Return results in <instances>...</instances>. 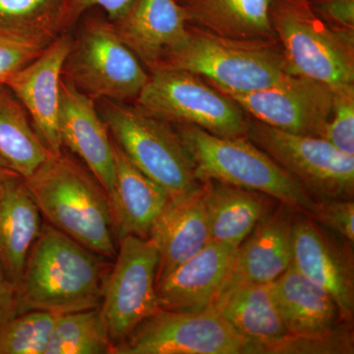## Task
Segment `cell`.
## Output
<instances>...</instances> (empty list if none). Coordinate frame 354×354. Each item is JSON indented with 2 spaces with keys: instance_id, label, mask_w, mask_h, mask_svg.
Masks as SVG:
<instances>
[{
  "instance_id": "6da1fadb",
  "label": "cell",
  "mask_w": 354,
  "mask_h": 354,
  "mask_svg": "<svg viewBox=\"0 0 354 354\" xmlns=\"http://www.w3.org/2000/svg\"><path fill=\"white\" fill-rule=\"evenodd\" d=\"M97 255L50 225H43L16 288L18 314L101 306L109 272Z\"/></svg>"
},
{
  "instance_id": "7a4b0ae2",
  "label": "cell",
  "mask_w": 354,
  "mask_h": 354,
  "mask_svg": "<svg viewBox=\"0 0 354 354\" xmlns=\"http://www.w3.org/2000/svg\"><path fill=\"white\" fill-rule=\"evenodd\" d=\"M24 183L51 227L101 257H116L108 194L80 165L64 153L53 156Z\"/></svg>"
},
{
  "instance_id": "3957f363",
  "label": "cell",
  "mask_w": 354,
  "mask_h": 354,
  "mask_svg": "<svg viewBox=\"0 0 354 354\" xmlns=\"http://www.w3.org/2000/svg\"><path fill=\"white\" fill-rule=\"evenodd\" d=\"M176 128L200 183L216 180L257 191L308 216L313 213L315 198L247 137L216 136L188 124Z\"/></svg>"
},
{
  "instance_id": "277c9868",
  "label": "cell",
  "mask_w": 354,
  "mask_h": 354,
  "mask_svg": "<svg viewBox=\"0 0 354 354\" xmlns=\"http://www.w3.org/2000/svg\"><path fill=\"white\" fill-rule=\"evenodd\" d=\"M254 41L189 30L187 38L153 70L189 72L206 77L221 91L237 93L272 87L293 75L283 53Z\"/></svg>"
},
{
  "instance_id": "5b68a950",
  "label": "cell",
  "mask_w": 354,
  "mask_h": 354,
  "mask_svg": "<svg viewBox=\"0 0 354 354\" xmlns=\"http://www.w3.org/2000/svg\"><path fill=\"white\" fill-rule=\"evenodd\" d=\"M100 114L121 150L171 199L187 196L202 187L183 141L164 120L139 106L111 100H101Z\"/></svg>"
},
{
  "instance_id": "8992f818",
  "label": "cell",
  "mask_w": 354,
  "mask_h": 354,
  "mask_svg": "<svg viewBox=\"0 0 354 354\" xmlns=\"http://www.w3.org/2000/svg\"><path fill=\"white\" fill-rule=\"evenodd\" d=\"M137 102L158 120L197 127L221 137H246L242 109L199 76L174 69L153 70Z\"/></svg>"
},
{
  "instance_id": "52a82bcc",
  "label": "cell",
  "mask_w": 354,
  "mask_h": 354,
  "mask_svg": "<svg viewBox=\"0 0 354 354\" xmlns=\"http://www.w3.org/2000/svg\"><path fill=\"white\" fill-rule=\"evenodd\" d=\"M81 32L65 62L67 80L94 100L125 102L138 97L149 75L113 22L93 16Z\"/></svg>"
},
{
  "instance_id": "ba28073f",
  "label": "cell",
  "mask_w": 354,
  "mask_h": 354,
  "mask_svg": "<svg viewBox=\"0 0 354 354\" xmlns=\"http://www.w3.org/2000/svg\"><path fill=\"white\" fill-rule=\"evenodd\" d=\"M272 20L293 75L323 84L333 92L353 88V51L319 23L308 0H272Z\"/></svg>"
},
{
  "instance_id": "9c48e42d",
  "label": "cell",
  "mask_w": 354,
  "mask_h": 354,
  "mask_svg": "<svg viewBox=\"0 0 354 354\" xmlns=\"http://www.w3.org/2000/svg\"><path fill=\"white\" fill-rule=\"evenodd\" d=\"M246 137L295 177L315 199H353L354 156L327 140L293 134L256 120Z\"/></svg>"
},
{
  "instance_id": "30bf717a",
  "label": "cell",
  "mask_w": 354,
  "mask_h": 354,
  "mask_svg": "<svg viewBox=\"0 0 354 354\" xmlns=\"http://www.w3.org/2000/svg\"><path fill=\"white\" fill-rule=\"evenodd\" d=\"M118 245L100 306L113 349L160 310L156 290L157 247L150 239L134 235L121 237Z\"/></svg>"
},
{
  "instance_id": "8fae6325",
  "label": "cell",
  "mask_w": 354,
  "mask_h": 354,
  "mask_svg": "<svg viewBox=\"0 0 354 354\" xmlns=\"http://www.w3.org/2000/svg\"><path fill=\"white\" fill-rule=\"evenodd\" d=\"M249 348L250 342L215 309H160L139 324L113 354H244Z\"/></svg>"
},
{
  "instance_id": "7c38bea8",
  "label": "cell",
  "mask_w": 354,
  "mask_h": 354,
  "mask_svg": "<svg viewBox=\"0 0 354 354\" xmlns=\"http://www.w3.org/2000/svg\"><path fill=\"white\" fill-rule=\"evenodd\" d=\"M221 92L260 122L306 136H321L334 108L335 94L330 88L297 75L263 90Z\"/></svg>"
},
{
  "instance_id": "4fadbf2b",
  "label": "cell",
  "mask_w": 354,
  "mask_h": 354,
  "mask_svg": "<svg viewBox=\"0 0 354 354\" xmlns=\"http://www.w3.org/2000/svg\"><path fill=\"white\" fill-rule=\"evenodd\" d=\"M342 239L327 232L310 216L295 212L291 230V265L329 293L339 308L342 321L353 323V246Z\"/></svg>"
},
{
  "instance_id": "5bb4252c",
  "label": "cell",
  "mask_w": 354,
  "mask_h": 354,
  "mask_svg": "<svg viewBox=\"0 0 354 354\" xmlns=\"http://www.w3.org/2000/svg\"><path fill=\"white\" fill-rule=\"evenodd\" d=\"M72 46L69 35H59L30 64L1 82L24 106L35 129L55 157L62 155L64 149L59 133L60 84Z\"/></svg>"
},
{
  "instance_id": "9a60e30c",
  "label": "cell",
  "mask_w": 354,
  "mask_h": 354,
  "mask_svg": "<svg viewBox=\"0 0 354 354\" xmlns=\"http://www.w3.org/2000/svg\"><path fill=\"white\" fill-rule=\"evenodd\" d=\"M59 133L66 146L85 162L108 196L115 181L113 142L95 108V100L62 77L60 84Z\"/></svg>"
},
{
  "instance_id": "2e32d148",
  "label": "cell",
  "mask_w": 354,
  "mask_h": 354,
  "mask_svg": "<svg viewBox=\"0 0 354 354\" xmlns=\"http://www.w3.org/2000/svg\"><path fill=\"white\" fill-rule=\"evenodd\" d=\"M237 247L211 241L191 259L156 283L160 309H209L228 278Z\"/></svg>"
},
{
  "instance_id": "e0dca14e",
  "label": "cell",
  "mask_w": 354,
  "mask_h": 354,
  "mask_svg": "<svg viewBox=\"0 0 354 354\" xmlns=\"http://www.w3.org/2000/svg\"><path fill=\"white\" fill-rule=\"evenodd\" d=\"M113 24L123 43L152 70L189 34L178 0H132Z\"/></svg>"
},
{
  "instance_id": "ac0fdd59",
  "label": "cell",
  "mask_w": 354,
  "mask_h": 354,
  "mask_svg": "<svg viewBox=\"0 0 354 354\" xmlns=\"http://www.w3.org/2000/svg\"><path fill=\"white\" fill-rule=\"evenodd\" d=\"M295 209L279 202L235 251L221 292L242 283H272L291 264V230Z\"/></svg>"
},
{
  "instance_id": "d6986e66",
  "label": "cell",
  "mask_w": 354,
  "mask_h": 354,
  "mask_svg": "<svg viewBox=\"0 0 354 354\" xmlns=\"http://www.w3.org/2000/svg\"><path fill=\"white\" fill-rule=\"evenodd\" d=\"M148 239L158 249L157 283L211 242L204 187L187 196L169 198Z\"/></svg>"
},
{
  "instance_id": "ffe728a7",
  "label": "cell",
  "mask_w": 354,
  "mask_h": 354,
  "mask_svg": "<svg viewBox=\"0 0 354 354\" xmlns=\"http://www.w3.org/2000/svg\"><path fill=\"white\" fill-rule=\"evenodd\" d=\"M115 181L109 195L116 239L127 235L148 239L169 196L140 171L113 141Z\"/></svg>"
},
{
  "instance_id": "44dd1931",
  "label": "cell",
  "mask_w": 354,
  "mask_h": 354,
  "mask_svg": "<svg viewBox=\"0 0 354 354\" xmlns=\"http://www.w3.org/2000/svg\"><path fill=\"white\" fill-rule=\"evenodd\" d=\"M41 216L22 177L12 174L0 183V264L16 288L43 228Z\"/></svg>"
},
{
  "instance_id": "7402d4cb",
  "label": "cell",
  "mask_w": 354,
  "mask_h": 354,
  "mask_svg": "<svg viewBox=\"0 0 354 354\" xmlns=\"http://www.w3.org/2000/svg\"><path fill=\"white\" fill-rule=\"evenodd\" d=\"M212 308L250 342L248 354L264 353L288 335L271 283H242L221 291Z\"/></svg>"
},
{
  "instance_id": "603a6c76",
  "label": "cell",
  "mask_w": 354,
  "mask_h": 354,
  "mask_svg": "<svg viewBox=\"0 0 354 354\" xmlns=\"http://www.w3.org/2000/svg\"><path fill=\"white\" fill-rule=\"evenodd\" d=\"M271 290L288 335L323 334L344 322L329 293L307 279L295 266L290 264L272 281Z\"/></svg>"
},
{
  "instance_id": "cb8c5ba5",
  "label": "cell",
  "mask_w": 354,
  "mask_h": 354,
  "mask_svg": "<svg viewBox=\"0 0 354 354\" xmlns=\"http://www.w3.org/2000/svg\"><path fill=\"white\" fill-rule=\"evenodd\" d=\"M211 241L239 247L272 211L274 198L216 180L203 183Z\"/></svg>"
},
{
  "instance_id": "d4e9b609",
  "label": "cell",
  "mask_w": 354,
  "mask_h": 354,
  "mask_svg": "<svg viewBox=\"0 0 354 354\" xmlns=\"http://www.w3.org/2000/svg\"><path fill=\"white\" fill-rule=\"evenodd\" d=\"M188 24L216 36L257 41L271 36L272 0H180Z\"/></svg>"
},
{
  "instance_id": "484cf974",
  "label": "cell",
  "mask_w": 354,
  "mask_h": 354,
  "mask_svg": "<svg viewBox=\"0 0 354 354\" xmlns=\"http://www.w3.org/2000/svg\"><path fill=\"white\" fill-rule=\"evenodd\" d=\"M53 157L24 106L0 83V164L25 179Z\"/></svg>"
},
{
  "instance_id": "4316f807",
  "label": "cell",
  "mask_w": 354,
  "mask_h": 354,
  "mask_svg": "<svg viewBox=\"0 0 354 354\" xmlns=\"http://www.w3.org/2000/svg\"><path fill=\"white\" fill-rule=\"evenodd\" d=\"M71 28L69 0H0V32L53 41Z\"/></svg>"
},
{
  "instance_id": "83f0119b",
  "label": "cell",
  "mask_w": 354,
  "mask_h": 354,
  "mask_svg": "<svg viewBox=\"0 0 354 354\" xmlns=\"http://www.w3.org/2000/svg\"><path fill=\"white\" fill-rule=\"evenodd\" d=\"M46 354H113L101 308L60 314Z\"/></svg>"
},
{
  "instance_id": "f1b7e54d",
  "label": "cell",
  "mask_w": 354,
  "mask_h": 354,
  "mask_svg": "<svg viewBox=\"0 0 354 354\" xmlns=\"http://www.w3.org/2000/svg\"><path fill=\"white\" fill-rule=\"evenodd\" d=\"M59 313L30 310L0 327V354H46Z\"/></svg>"
},
{
  "instance_id": "f546056e",
  "label": "cell",
  "mask_w": 354,
  "mask_h": 354,
  "mask_svg": "<svg viewBox=\"0 0 354 354\" xmlns=\"http://www.w3.org/2000/svg\"><path fill=\"white\" fill-rule=\"evenodd\" d=\"M354 353L353 325L342 322L323 334L291 337L286 335L265 351V354H351Z\"/></svg>"
},
{
  "instance_id": "4dcf8cb0",
  "label": "cell",
  "mask_w": 354,
  "mask_h": 354,
  "mask_svg": "<svg viewBox=\"0 0 354 354\" xmlns=\"http://www.w3.org/2000/svg\"><path fill=\"white\" fill-rule=\"evenodd\" d=\"M334 94L332 116L320 137L341 152L354 156V90L344 88Z\"/></svg>"
},
{
  "instance_id": "1f68e13d",
  "label": "cell",
  "mask_w": 354,
  "mask_h": 354,
  "mask_svg": "<svg viewBox=\"0 0 354 354\" xmlns=\"http://www.w3.org/2000/svg\"><path fill=\"white\" fill-rule=\"evenodd\" d=\"M310 218L349 243L354 242V202L353 199H316Z\"/></svg>"
},
{
  "instance_id": "d6a6232c",
  "label": "cell",
  "mask_w": 354,
  "mask_h": 354,
  "mask_svg": "<svg viewBox=\"0 0 354 354\" xmlns=\"http://www.w3.org/2000/svg\"><path fill=\"white\" fill-rule=\"evenodd\" d=\"M50 43L0 32V83L9 74L30 64Z\"/></svg>"
},
{
  "instance_id": "836d02e7",
  "label": "cell",
  "mask_w": 354,
  "mask_h": 354,
  "mask_svg": "<svg viewBox=\"0 0 354 354\" xmlns=\"http://www.w3.org/2000/svg\"><path fill=\"white\" fill-rule=\"evenodd\" d=\"M312 12L341 27L353 29L354 0H308Z\"/></svg>"
},
{
  "instance_id": "e575fe53",
  "label": "cell",
  "mask_w": 354,
  "mask_h": 354,
  "mask_svg": "<svg viewBox=\"0 0 354 354\" xmlns=\"http://www.w3.org/2000/svg\"><path fill=\"white\" fill-rule=\"evenodd\" d=\"M132 0H69L70 24L72 27L84 14L94 8L106 12L108 19L113 22L127 10Z\"/></svg>"
},
{
  "instance_id": "d590c367",
  "label": "cell",
  "mask_w": 354,
  "mask_h": 354,
  "mask_svg": "<svg viewBox=\"0 0 354 354\" xmlns=\"http://www.w3.org/2000/svg\"><path fill=\"white\" fill-rule=\"evenodd\" d=\"M17 314V290L0 264V327Z\"/></svg>"
},
{
  "instance_id": "8d00e7d4",
  "label": "cell",
  "mask_w": 354,
  "mask_h": 354,
  "mask_svg": "<svg viewBox=\"0 0 354 354\" xmlns=\"http://www.w3.org/2000/svg\"><path fill=\"white\" fill-rule=\"evenodd\" d=\"M12 174H14V172L9 171V169H6L3 165L0 164V183H1L7 176Z\"/></svg>"
},
{
  "instance_id": "74e56055",
  "label": "cell",
  "mask_w": 354,
  "mask_h": 354,
  "mask_svg": "<svg viewBox=\"0 0 354 354\" xmlns=\"http://www.w3.org/2000/svg\"><path fill=\"white\" fill-rule=\"evenodd\" d=\"M178 1H180V0H178Z\"/></svg>"
}]
</instances>
